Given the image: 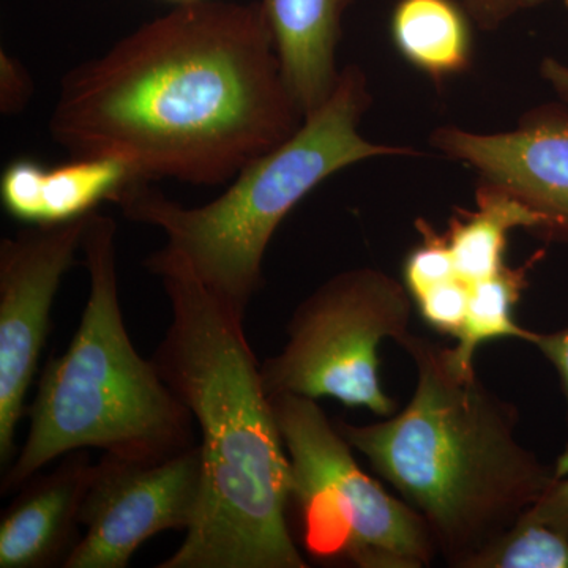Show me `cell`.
Returning <instances> with one entry per match:
<instances>
[{
	"label": "cell",
	"instance_id": "cell-1",
	"mask_svg": "<svg viewBox=\"0 0 568 568\" xmlns=\"http://www.w3.org/2000/svg\"><path fill=\"white\" fill-rule=\"evenodd\" d=\"M305 121L261 2L179 3L61 84L50 132L134 181L231 182Z\"/></svg>",
	"mask_w": 568,
	"mask_h": 568
},
{
	"label": "cell",
	"instance_id": "cell-2",
	"mask_svg": "<svg viewBox=\"0 0 568 568\" xmlns=\"http://www.w3.org/2000/svg\"><path fill=\"white\" fill-rule=\"evenodd\" d=\"M145 267L162 280L173 315L153 365L203 436L200 511L178 551L156 567H308L287 523L290 457L246 339V315L166 246Z\"/></svg>",
	"mask_w": 568,
	"mask_h": 568
},
{
	"label": "cell",
	"instance_id": "cell-3",
	"mask_svg": "<svg viewBox=\"0 0 568 568\" xmlns=\"http://www.w3.org/2000/svg\"><path fill=\"white\" fill-rule=\"evenodd\" d=\"M398 345L416 390L384 422L336 428L425 523L437 555L467 568L530 510L566 467L518 440V410L457 365L450 347L414 334Z\"/></svg>",
	"mask_w": 568,
	"mask_h": 568
},
{
	"label": "cell",
	"instance_id": "cell-4",
	"mask_svg": "<svg viewBox=\"0 0 568 568\" xmlns=\"http://www.w3.org/2000/svg\"><path fill=\"white\" fill-rule=\"evenodd\" d=\"M114 220L92 212L81 248L91 278L80 325L65 353L51 357L29 410V432L3 470L2 495L21 488L54 459L99 448L156 463L196 446L193 414L151 361L138 354L119 301Z\"/></svg>",
	"mask_w": 568,
	"mask_h": 568
},
{
	"label": "cell",
	"instance_id": "cell-5",
	"mask_svg": "<svg viewBox=\"0 0 568 568\" xmlns=\"http://www.w3.org/2000/svg\"><path fill=\"white\" fill-rule=\"evenodd\" d=\"M369 103L364 71L345 67L327 102L306 115L293 136L242 168L211 203L185 207L144 181L126 182L112 203L132 222L162 230L164 246L246 315L264 283L265 250L306 194L355 163L416 153L362 136L358 126Z\"/></svg>",
	"mask_w": 568,
	"mask_h": 568
},
{
	"label": "cell",
	"instance_id": "cell-6",
	"mask_svg": "<svg viewBox=\"0 0 568 568\" xmlns=\"http://www.w3.org/2000/svg\"><path fill=\"white\" fill-rule=\"evenodd\" d=\"M291 465L306 551L361 568H422L436 547L425 523L357 465L316 399L271 398Z\"/></svg>",
	"mask_w": 568,
	"mask_h": 568
},
{
	"label": "cell",
	"instance_id": "cell-7",
	"mask_svg": "<svg viewBox=\"0 0 568 568\" xmlns=\"http://www.w3.org/2000/svg\"><path fill=\"white\" fill-rule=\"evenodd\" d=\"M413 305L405 283L379 268L332 276L295 310L282 353L261 365L265 394L332 398L392 416L377 353L384 339L409 334Z\"/></svg>",
	"mask_w": 568,
	"mask_h": 568
},
{
	"label": "cell",
	"instance_id": "cell-8",
	"mask_svg": "<svg viewBox=\"0 0 568 568\" xmlns=\"http://www.w3.org/2000/svg\"><path fill=\"white\" fill-rule=\"evenodd\" d=\"M203 496L201 446L156 463L104 454L81 508L85 534L65 568H125L149 538L189 530Z\"/></svg>",
	"mask_w": 568,
	"mask_h": 568
},
{
	"label": "cell",
	"instance_id": "cell-9",
	"mask_svg": "<svg viewBox=\"0 0 568 568\" xmlns=\"http://www.w3.org/2000/svg\"><path fill=\"white\" fill-rule=\"evenodd\" d=\"M88 216L31 226L0 242V466L17 454V429L50 331L52 304L82 246Z\"/></svg>",
	"mask_w": 568,
	"mask_h": 568
},
{
	"label": "cell",
	"instance_id": "cell-10",
	"mask_svg": "<svg viewBox=\"0 0 568 568\" xmlns=\"http://www.w3.org/2000/svg\"><path fill=\"white\" fill-rule=\"evenodd\" d=\"M432 144L448 159L473 168L484 185L510 194L536 212L541 220L537 235L568 244L567 108H537L511 132L485 134L439 126Z\"/></svg>",
	"mask_w": 568,
	"mask_h": 568
},
{
	"label": "cell",
	"instance_id": "cell-11",
	"mask_svg": "<svg viewBox=\"0 0 568 568\" xmlns=\"http://www.w3.org/2000/svg\"><path fill=\"white\" fill-rule=\"evenodd\" d=\"M89 450L67 454L36 474L0 519V568L65 567L80 544L81 508L91 484Z\"/></svg>",
	"mask_w": 568,
	"mask_h": 568
},
{
	"label": "cell",
	"instance_id": "cell-12",
	"mask_svg": "<svg viewBox=\"0 0 568 568\" xmlns=\"http://www.w3.org/2000/svg\"><path fill=\"white\" fill-rule=\"evenodd\" d=\"M130 181L132 173L118 160L81 156L50 168L21 159L3 171L0 196L13 219L48 226L91 215Z\"/></svg>",
	"mask_w": 568,
	"mask_h": 568
},
{
	"label": "cell",
	"instance_id": "cell-13",
	"mask_svg": "<svg viewBox=\"0 0 568 568\" xmlns=\"http://www.w3.org/2000/svg\"><path fill=\"white\" fill-rule=\"evenodd\" d=\"M284 80L305 118L334 92L343 18L354 0H260Z\"/></svg>",
	"mask_w": 568,
	"mask_h": 568
},
{
	"label": "cell",
	"instance_id": "cell-14",
	"mask_svg": "<svg viewBox=\"0 0 568 568\" xmlns=\"http://www.w3.org/2000/svg\"><path fill=\"white\" fill-rule=\"evenodd\" d=\"M470 22L465 7L455 0H398L390 36L402 58L437 82L470 65Z\"/></svg>",
	"mask_w": 568,
	"mask_h": 568
},
{
	"label": "cell",
	"instance_id": "cell-15",
	"mask_svg": "<svg viewBox=\"0 0 568 568\" xmlns=\"http://www.w3.org/2000/svg\"><path fill=\"white\" fill-rule=\"evenodd\" d=\"M476 211H458L446 233L455 272L473 284L491 278L507 267L508 234L514 230L538 233L540 216L514 196L478 183Z\"/></svg>",
	"mask_w": 568,
	"mask_h": 568
},
{
	"label": "cell",
	"instance_id": "cell-16",
	"mask_svg": "<svg viewBox=\"0 0 568 568\" xmlns=\"http://www.w3.org/2000/svg\"><path fill=\"white\" fill-rule=\"evenodd\" d=\"M530 265L507 267L491 278L470 284L465 324L450 347L452 357L466 372L476 369L478 347L491 339L515 338L528 343L530 332L515 320L514 312L528 286Z\"/></svg>",
	"mask_w": 568,
	"mask_h": 568
},
{
	"label": "cell",
	"instance_id": "cell-17",
	"mask_svg": "<svg viewBox=\"0 0 568 568\" xmlns=\"http://www.w3.org/2000/svg\"><path fill=\"white\" fill-rule=\"evenodd\" d=\"M467 568H568V537L525 514Z\"/></svg>",
	"mask_w": 568,
	"mask_h": 568
},
{
	"label": "cell",
	"instance_id": "cell-18",
	"mask_svg": "<svg viewBox=\"0 0 568 568\" xmlns=\"http://www.w3.org/2000/svg\"><path fill=\"white\" fill-rule=\"evenodd\" d=\"M417 230L420 244L410 250L403 265V283L413 301L429 287L457 276L446 234L437 233L425 220H418Z\"/></svg>",
	"mask_w": 568,
	"mask_h": 568
},
{
	"label": "cell",
	"instance_id": "cell-19",
	"mask_svg": "<svg viewBox=\"0 0 568 568\" xmlns=\"http://www.w3.org/2000/svg\"><path fill=\"white\" fill-rule=\"evenodd\" d=\"M470 284L459 276L429 287L424 294L414 298L418 315L429 327L455 336L462 332L469 302Z\"/></svg>",
	"mask_w": 568,
	"mask_h": 568
},
{
	"label": "cell",
	"instance_id": "cell-20",
	"mask_svg": "<svg viewBox=\"0 0 568 568\" xmlns=\"http://www.w3.org/2000/svg\"><path fill=\"white\" fill-rule=\"evenodd\" d=\"M549 0H462L470 21L481 31H497L526 11L536 10Z\"/></svg>",
	"mask_w": 568,
	"mask_h": 568
},
{
	"label": "cell",
	"instance_id": "cell-21",
	"mask_svg": "<svg viewBox=\"0 0 568 568\" xmlns=\"http://www.w3.org/2000/svg\"><path fill=\"white\" fill-rule=\"evenodd\" d=\"M32 95V80L17 59L0 55V108L3 114H17Z\"/></svg>",
	"mask_w": 568,
	"mask_h": 568
},
{
	"label": "cell",
	"instance_id": "cell-22",
	"mask_svg": "<svg viewBox=\"0 0 568 568\" xmlns=\"http://www.w3.org/2000/svg\"><path fill=\"white\" fill-rule=\"evenodd\" d=\"M526 515L568 537V478H558Z\"/></svg>",
	"mask_w": 568,
	"mask_h": 568
},
{
	"label": "cell",
	"instance_id": "cell-23",
	"mask_svg": "<svg viewBox=\"0 0 568 568\" xmlns=\"http://www.w3.org/2000/svg\"><path fill=\"white\" fill-rule=\"evenodd\" d=\"M528 343L536 347L558 373L560 388L566 398L568 422V327L549 334L530 332Z\"/></svg>",
	"mask_w": 568,
	"mask_h": 568
},
{
	"label": "cell",
	"instance_id": "cell-24",
	"mask_svg": "<svg viewBox=\"0 0 568 568\" xmlns=\"http://www.w3.org/2000/svg\"><path fill=\"white\" fill-rule=\"evenodd\" d=\"M541 78L551 85L556 95L568 104V65L555 58L544 59L540 63Z\"/></svg>",
	"mask_w": 568,
	"mask_h": 568
},
{
	"label": "cell",
	"instance_id": "cell-25",
	"mask_svg": "<svg viewBox=\"0 0 568 568\" xmlns=\"http://www.w3.org/2000/svg\"><path fill=\"white\" fill-rule=\"evenodd\" d=\"M174 2L185 3V2H193V0H174Z\"/></svg>",
	"mask_w": 568,
	"mask_h": 568
},
{
	"label": "cell",
	"instance_id": "cell-26",
	"mask_svg": "<svg viewBox=\"0 0 568 568\" xmlns=\"http://www.w3.org/2000/svg\"><path fill=\"white\" fill-rule=\"evenodd\" d=\"M564 3H566V6L568 7V0H564Z\"/></svg>",
	"mask_w": 568,
	"mask_h": 568
}]
</instances>
